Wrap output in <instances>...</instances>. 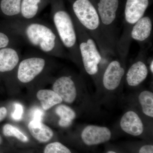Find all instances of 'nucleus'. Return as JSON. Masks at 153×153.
Returning a JSON list of instances; mask_svg holds the SVG:
<instances>
[{
  "label": "nucleus",
  "mask_w": 153,
  "mask_h": 153,
  "mask_svg": "<svg viewBox=\"0 0 153 153\" xmlns=\"http://www.w3.org/2000/svg\"><path fill=\"white\" fill-rule=\"evenodd\" d=\"M120 126L123 131L134 137L142 135L146 130L141 117L133 110H128L123 115Z\"/></svg>",
  "instance_id": "obj_10"
},
{
  "label": "nucleus",
  "mask_w": 153,
  "mask_h": 153,
  "mask_svg": "<svg viewBox=\"0 0 153 153\" xmlns=\"http://www.w3.org/2000/svg\"><path fill=\"white\" fill-rule=\"evenodd\" d=\"M119 4V0H99L97 4L102 37L113 56L116 54L118 41L116 29Z\"/></svg>",
  "instance_id": "obj_4"
},
{
  "label": "nucleus",
  "mask_w": 153,
  "mask_h": 153,
  "mask_svg": "<svg viewBox=\"0 0 153 153\" xmlns=\"http://www.w3.org/2000/svg\"><path fill=\"white\" fill-rule=\"evenodd\" d=\"M105 153H118L117 152H116L114 150H108Z\"/></svg>",
  "instance_id": "obj_27"
},
{
  "label": "nucleus",
  "mask_w": 153,
  "mask_h": 153,
  "mask_svg": "<svg viewBox=\"0 0 153 153\" xmlns=\"http://www.w3.org/2000/svg\"><path fill=\"white\" fill-rule=\"evenodd\" d=\"M71 16L77 35L82 68L98 85L102 71L111 57L106 58L102 55L94 39L73 15Z\"/></svg>",
  "instance_id": "obj_3"
},
{
  "label": "nucleus",
  "mask_w": 153,
  "mask_h": 153,
  "mask_svg": "<svg viewBox=\"0 0 153 153\" xmlns=\"http://www.w3.org/2000/svg\"><path fill=\"white\" fill-rule=\"evenodd\" d=\"M28 127L31 135L39 142H47L54 135L52 129L42 122L32 120L29 123Z\"/></svg>",
  "instance_id": "obj_14"
},
{
  "label": "nucleus",
  "mask_w": 153,
  "mask_h": 153,
  "mask_svg": "<svg viewBox=\"0 0 153 153\" xmlns=\"http://www.w3.org/2000/svg\"><path fill=\"white\" fill-rule=\"evenodd\" d=\"M55 112L60 117L58 124L61 127H68L71 125L76 117L75 111L70 107L66 105H58L55 109Z\"/></svg>",
  "instance_id": "obj_19"
},
{
  "label": "nucleus",
  "mask_w": 153,
  "mask_h": 153,
  "mask_svg": "<svg viewBox=\"0 0 153 153\" xmlns=\"http://www.w3.org/2000/svg\"><path fill=\"white\" fill-rule=\"evenodd\" d=\"M153 22L149 16H143L132 27L130 34L131 41L144 44L150 39L152 33Z\"/></svg>",
  "instance_id": "obj_12"
},
{
  "label": "nucleus",
  "mask_w": 153,
  "mask_h": 153,
  "mask_svg": "<svg viewBox=\"0 0 153 153\" xmlns=\"http://www.w3.org/2000/svg\"><path fill=\"white\" fill-rule=\"evenodd\" d=\"M51 18L61 43L67 50L69 59L82 68L75 26L72 16L65 10L61 0H52Z\"/></svg>",
  "instance_id": "obj_2"
},
{
  "label": "nucleus",
  "mask_w": 153,
  "mask_h": 153,
  "mask_svg": "<svg viewBox=\"0 0 153 153\" xmlns=\"http://www.w3.org/2000/svg\"><path fill=\"white\" fill-rule=\"evenodd\" d=\"M22 0H0V16L4 20L21 19Z\"/></svg>",
  "instance_id": "obj_15"
},
{
  "label": "nucleus",
  "mask_w": 153,
  "mask_h": 153,
  "mask_svg": "<svg viewBox=\"0 0 153 153\" xmlns=\"http://www.w3.org/2000/svg\"><path fill=\"white\" fill-rule=\"evenodd\" d=\"M83 85L79 78L71 74H63L54 80L52 90L61 97L63 101L71 104L76 100L79 88Z\"/></svg>",
  "instance_id": "obj_7"
},
{
  "label": "nucleus",
  "mask_w": 153,
  "mask_h": 153,
  "mask_svg": "<svg viewBox=\"0 0 153 153\" xmlns=\"http://www.w3.org/2000/svg\"><path fill=\"white\" fill-rule=\"evenodd\" d=\"M52 58L39 51L22 56L17 68V80L25 84L33 82L52 64Z\"/></svg>",
  "instance_id": "obj_5"
},
{
  "label": "nucleus",
  "mask_w": 153,
  "mask_h": 153,
  "mask_svg": "<svg viewBox=\"0 0 153 153\" xmlns=\"http://www.w3.org/2000/svg\"><path fill=\"white\" fill-rule=\"evenodd\" d=\"M37 97L44 110L47 111L63 102L62 99L53 90L40 89L37 92Z\"/></svg>",
  "instance_id": "obj_16"
},
{
  "label": "nucleus",
  "mask_w": 153,
  "mask_h": 153,
  "mask_svg": "<svg viewBox=\"0 0 153 153\" xmlns=\"http://www.w3.org/2000/svg\"><path fill=\"white\" fill-rule=\"evenodd\" d=\"M126 59L118 56L111 59L102 71L98 85L108 92H114L120 88L126 71Z\"/></svg>",
  "instance_id": "obj_6"
},
{
  "label": "nucleus",
  "mask_w": 153,
  "mask_h": 153,
  "mask_svg": "<svg viewBox=\"0 0 153 153\" xmlns=\"http://www.w3.org/2000/svg\"><path fill=\"white\" fill-rule=\"evenodd\" d=\"M149 71H150L151 73L152 74H153V58H151L150 60L149 63Z\"/></svg>",
  "instance_id": "obj_26"
},
{
  "label": "nucleus",
  "mask_w": 153,
  "mask_h": 153,
  "mask_svg": "<svg viewBox=\"0 0 153 153\" xmlns=\"http://www.w3.org/2000/svg\"><path fill=\"white\" fill-rule=\"evenodd\" d=\"M44 111L39 108H35L32 111V120L42 122L44 118Z\"/></svg>",
  "instance_id": "obj_23"
},
{
  "label": "nucleus",
  "mask_w": 153,
  "mask_h": 153,
  "mask_svg": "<svg viewBox=\"0 0 153 153\" xmlns=\"http://www.w3.org/2000/svg\"><path fill=\"white\" fill-rule=\"evenodd\" d=\"M3 132L4 135L6 137H15L22 142L27 143L29 141V138L25 134L16 127L10 124H6L4 126Z\"/></svg>",
  "instance_id": "obj_20"
},
{
  "label": "nucleus",
  "mask_w": 153,
  "mask_h": 153,
  "mask_svg": "<svg viewBox=\"0 0 153 153\" xmlns=\"http://www.w3.org/2000/svg\"><path fill=\"white\" fill-rule=\"evenodd\" d=\"M15 110L12 114V117L14 120H21L24 113V108L22 105L19 103H16L15 104Z\"/></svg>",
  "instance_id": "obj_22"
},
{
  "label": "nucleus",
  "mask_w": 153,
  "mask_h": 153,
  "mask_svg": "<svg viewBox=\"0 0 153 153\" xmlns=\"http://www.w3.org/2000/svg\"><path fill=\"white\" fill-rule=\"evenodd\" d=\"M146 50L140 51L135 60L126 71L125 78L127 85L131 88L140 85L146 79L149 69L146 60Z\"/></svg>",
  "instance_id": "obj_8"
},
{
  "label": "nucleus",
  "mask_w": 153,
  "mask_h": 153,
  "mask_svg": "<svg viewBox=\"0 0 153 153\" xmlns=\"http://www.w3.org/2000/svg\"><path fill=\"white\" fill-rule=\"evenodd\" d=\"M22 39L8 28L0 23V49L6 47H17Z\"/></svg>",
  "instance_id": "obj_17"
},
{
  "label": "nucleus",
  "mask_w": 153,
  "mask_h": 153,
  "mask_svg": "<svg viewBox=\"0 0 153 153\" xmlns=\"http://www.w3.org/2000/svg\"><path fill=\"white\" fill-rule=\"evenodd\" d=\"M138 153H153V146L146 144L142 146L139 150Z\"/></svg>",
  "instance_id": "obj_24"
},
{
  "label": "nucleus",
  "mask_w": 153,
  "mask_h": 153,
  "mask_svg": "<svg viewBox=\"0 0 153 153\" xmlns=\"http://www.w3.org/2000/svg\"><path fill=\"white\" fill-rule=\"evenodd\" d=\"M112 132L108 128L94 125L86 126L82 130L81 139L82 142L88 146H93L109 141Z\"/></svg>",
  "instance_id": "obj_9"
},
{
  "label": "nucleus",
  "mask_w": 153,
  "mask_h": 153,
  "mask_svg": "<svg viewBox=\"0 0 153 153\" xmlns=\"http://www.w3.org/2000/svg\"><path fill=\"white\" fill-rule=\"evenodd\" d=\"M0 23L40 52L54 58L69 59L53 25L37 18L3 20Z\"/></svg>",
  "instance_id": "obj_1"
},
{
  "label": "nucleus",
  "mask_w": 153,
  "mask_h": 153,
  "mask_svg": "<svg viewBox=\"0 0 153 153\" xmlns=\"http://www.w3.org/2000/svg\"><path fill=\"white\" fill-rule=\"evenodd\" d=\"M44 153H71L67 147L60 142L50 143L45 147Z\"/></svg>",
  "instance_id": "obj_21"
},
{
  "label": "nucleus",
  "mask_w": 153,
  "mask_h": 153,
  "mask_svg": "<svg viewBox=\"0 0 153 153\" xmlns=\"http://www.w3.org/2000/svg\"><path fill=\"white\" fill-rule=\"evenodd\" d=\"M52 0H22L21 19L33 20L37 17L45 8L50 4Z\"/></svg>",
  "instance_id": "obj_13"
},
{
  "label": "nucleus",
  "mask_w": 153,
  "mask_h": 153,
  "mask_svg": "<svg viewBox=\"0 0 153 153\" xmlns=\"http://www.w3.org/2000/svg\"><path fill=\"white\" fill-rule=\"evenodd\" d=\"M7 113V108L4 107L0 108V122L2 121L5 118Z\"/></svg>",
  "instance_id": "obj_25"
},
{
  "label": "nucleus",
  "mask_w": 153,
  "mask_h": 153,
  "mask_svg": "<svg viewBox=\"0 0 153 153\" xmlns=\"http://www.w3.org/2000/svg\"><path fill=\"white\" fill-rule=\"evenodd\" d=\"M2 142V139L1 137V135H0V145L1 144Z\"/></svg>",
  "instance_id": "obj_28"
},
{
  "label": "nucleus",
  "mask_w": 153,
  "mask_h": 153,
  "mask_svg": "<svg viewBox=\"0 0 153 153\" xmlns=\"http://www.w3.org/2000/svg\"><path fill=\"white\" fill-rule=\"evenodd\" d=\"M22 56L17 47L0 49V73L7 74L17 70Z\"/></svg>",
  "instance_id": "obj_11"
},
{
  "label": "nucleus",
  "mask_w": 153,
  "mask_h": 153,
  "mask_svg": "<svg viewBox=\"0 0 153 153\" xmlns=\"http://www.w3.org/2000/svg\"><path fill=\"white\" fill-rule=\"evenodd\" d=\"M137 100L142 112L147 117H153V93L149 90L140 91L137 96Z\"/></svg>",
  "instance_id": "obj_18"
}]
</instances>
